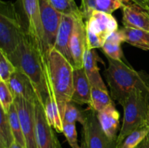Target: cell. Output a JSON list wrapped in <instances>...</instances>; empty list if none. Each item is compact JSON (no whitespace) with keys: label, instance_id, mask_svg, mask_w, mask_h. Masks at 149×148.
I'll list each match as a JSON object with an SVG mask.
<instances>
[{"label":"cell","instance_id":"6da1fadb","mask_svg":"<svg viewBox=\"0 0 149 148\" xmlns=\"http://www.w3.org/2000/svg\"><path fill=\"white\" fill-rule=\"evenodd\" d=\"M46 57L40 46L26 30L22 35L17 49L8 57L15 68L31 81L38 100L43 106L49 97L45 71Z\"/></svg>","mask_w":149,"mask_h":148},{"label":"cell","instance_id":"7a4b0ae2","mask_svg":"<svg viewBox=\"0 0 149 148\" xmlns=\"http://www.w3.org/2000/svg\"><path fill=\"white\" fill-rule=\"evenodd\" d=\"M74 67L54 48L49 49L45 59L47 84L52 92L61 118L66 104L71 101L74 92Z\"/></svg>","mask_w":149,"mask_h":148},{"label":"cell","instance_id":"3957f363","mask_svg":"<svg viewBox=\"0 0 149 148\" xmlns=\"http://www.w3.org/2000/svg\"><path fill=\"white\" fill-rule=\"evenodd\" d=\"M107 59L109 66L104 71L105 78L111 97L121 105L133 90H149V74L146 71H135L123 60Z\"/></svg>","mask_w":149,"mask_h":148},{"label":"cell","instance_id":"277c9868","mask_svg":"<svg viewBox=\"0 0 149 148\" xmlns=\"http://www.w3.org/2000/svg\"><path fill=\"white\" fill-rule=\"evenodd\" d=\"M122 126L116 139V148L130 133L140 128L149 126V90L135 89L125 100Z\"/></svg>","mask_w":149,"mask_h":148},{"label":"cell","instance_id":"5b68a950","mask_svg":"<svg viewBox=\"0 0 149 148\" xmlns=\"http://www.w3.org/2000/svg\"><path fill=\"white\" fill-rule=\"evenodd\" d=\"M25 23L15 5L10 1L0 2V49L10 57L18 46Z\"/></svg>","mask_w":149,"mask_h":148},{"label":"cell","instance_id":"8992f818","mask_svg":"<svg viewBox=\"0 0 149 148\" xmlns=\"http://www.w3.org/2000/svg\"><path fill=\"white\" fill-rule=\"evenodd\" d=\"M87 48H102L109 36L118 30L117 20L111 14L95 10L91 17L86 20Z\"/></svg>","mask_w":149,"mask_h":148},{"label":"cell","instance_id":"52a82bcc","mask_svg":"<svg viewBox=\"0 0 149 148\" xmlns=\"http://www.w3.org/2000/svg\"><path fill=\"white\" fill-rule=\"evenodd\" d=\"M83 144L81 148H116V142L109 139L102 129L97 112L89 107L86 122L83 125Z\"/></svg>","mask_w":149,"mask_h":148},{"label":"cell","instance_id":"ba28073f","mask_svg":"<svg viewBox=\"0 0 149 148\" xmlns=\"http://www.w3.org/2000/svg\"><path fill=\"white\" fill-rule=\"evenodd\" d=\"M20 4L24 15L23 21L26 31L35 39L47 56L48 51L45 41L39 0H20Z\"/></svg>","mask_w":149,"mask_h":148},{"label":"cell","instance_id":"9c48e42d","mask_svg":"<svg viewBox=\"0 0 149 148\" xmlns=\"http://www.w3.org/2000/svg\"><path fill=\"white\" fill-rule=\"evenodd\" d=\"M35 103L21 97L15 98L14 104L20 118L26 148H38L36 138Z\"/></svg>","mask_w":149,"mask_h":148},{"label":"cell","instance_id":"30bf717a","mask_svg":"<svg viewBox=\"0 0 149 148\" xmlns=\"http://www.w3.org/2000/svg\"><path fill=\"white\" fill-rule=\"evenodd\" d=\"M39 7L45 44L49 52L55 45L63 15L54 8L49 0H39Z\"/></svg>","mask_w":149,"mask_h":148},{"label":"cell","instance_id":"8fae6325","mask_svg":"<svg viewBox=\"0 0 149 148\" xmlns=\"http://www.w3.org/2000/svg\"><path fill=\"white\" fill-rule=\"evenodd\" d=\"M36 138L38 148H62L52 126L47 120L44 107L38 100L35 103Z\"/></svg>","mask_w":149,"mask_h":148},{"label":"cell","instance_id":"7c38bea8","mask_svg":"<svg viewBox=\"0 0 149 148\" xmlns=\"http://www.w3.org/2000/svg\"><path fill=\"white\" fill-rule=\"evenodd\" d=\"M70 49L74 69L84 68V55L87 49V36L85 23L82 15L75 17Z\"/></svg>","mask_w":149,"mask_h":148},{"label":"cell","instance_id":"4fadbf2b","mask_svg":"<svg viewBox=\"0 0 149 148\" xmlns=\"http://www.w3.org/2000/svg\"><path fill=\"white\" fill-rule=\"evenodd\" d=\"M75 17L71 15H63L61 25L58 29L54 49L61 53L74 67V61L70 49L71 35L74 29Z\"/></svg>","mask_w":149,"mask_h":148},{"label":"cell","instance_id":"5bb4252c","mask_svg":"<svg viewBox=\"0 0 149 148\" xmlns=\"http://www.w3.org/2000/svg\"><path fill=\"white\" fill-rule=\"evenodd\" d=\"M7 84L14 98L21 97L33 103L39 100L31 81L20 70L16 69Z\"/></svg>","mask_w":149,"mask_h":148},{"label":"cell","instance_id":"9a60e30c","mask_svg":"<svg viewBox=\"0 0 149 148\" xmlns=\"http://www.w3.org/2000/svg\"><path fill=\"white\" fill-rule=\"evenodd\" d=\"M124 27L149 31V13L135 4H127L122 7Z\"/></svg>","mask_w":149,"mask_h":148},{"label":"cell","instance_id":"2e32d148","mask_svg":"<svg viewBox=\"0 0 149 148\" xmlns=\"http://www.w3.org/2000/svg\"><path fill=\"white\" fill-rule=\"evenodd\" d=\"M92 86L84 68L74 70V92L71 102L78 104H87L92 107Z\"/></svg>","mask_w":149,"mask_h":148},{"label":"cell","instance_id":"e0dca14e","mask_svg":"<svg viewBox=\"0 0 149 148\" xmlns=\"http://www.w3.org/2000/svg\"><path fill=\"white\" fill-rule=\"evenodd\" d=\"M98 121L106 136L113 142L117 139L119 129L120 113L116 110L114 103H111L101 111L97 113Z\"/></svg>","mask_w":149,"mask_h":148},{"label":"cell","instance_id":"ac0fdd59","mask_svg":"<svg viewBox=\"0 0 149 148\" xmlns=\"http://www.w3.org/2000/svg\"><path fill=\"white\" fill-rule=\"evenodd\" d=\"M100 59L95 49H89L87 48L84 55V68L92 86L108 90L97 66V62Z\"/></svg>","mask_w":149,"mask_h":148},{"label":"cell","instance_id":"d6986e66","mask_svg":"<svg viewBox=\"0 0 149 148\" xmlns=\"http://www.w3.org/2000/svg\"><path fill=\"white\" fill-rule=\"evenodd\" d=\"M120 31L124 42L144 51H149V31L125 27L121 28Z\"/></svg>","mask_w":149,"mask_h":148},{"label":"cell","instance_id":"ffe728a7","mask_svg":"<svg viewBox=\"0 0 149 148\" xmlns=\"http://www.w3.org/2000/svg\"><path fill=\"white\" fill-rule=\"evenodd\" d=\"M122 42H124L123 37L120 29H118L108 37L102 46L103 52L105 53L106 57L116 60H122L123 52L121 47Z\"/></svg>","mask_w":149,"mask_h":148},{"label":"cell","instance_id":"44dd1931","mask_svg":"<svg viewBox=\"0 0 149 148\" xmlns=\"http://www.w3.org/2000/svg\"><path fill=\"white\" fill-rule=\"evenodd\" d=\"M15 142L8 115L0 107V148H10Z\"/></svg>","mask_w":149,"mask_h":148},{"label":"cell","instance_id":"7402d4cb","mask_svg":"<svg viewBox=\"0 0 149 148\" xmlns=\"http://www.w3.org/2000/svg\"><path fill=\"white\" fill-rule=\"evenodd\" d=\"M87 118V110H83L73 102H69L66 104L64 111L63 123H76L79 122L84 125Z\"/></svg>","mask_w":149,"mask_h":148},{"label":"cell","instance_id":"603a6c76","mask_svg":"<svg viewBox=\"0 0 149 148\" xmlns=\"http://www.w3.org/2000/svg\"><path fill=\"white\" fill-rule=\"evenodd\" d=\"M91 100V108L97 113L103 110L113 102L111 97H110L108 92V90L102 89L95 86H92Z\"/></svg>","mask_w":149,"mask_h":148},{"label":"cell","instance_id":"cb8c5ba5","mask_svg":"<svg viewBox=\"0 0 149 148\" xmlns=\"http://www.w3.org/2000/svg\"><path fill=\"white\" fill-rule=\"evenodd\" d=\"M10 121V126H11L12 132H13V136H14L15 142L22 146L23 147L26 148V142H25L24 136H23V131H22L21 124H20V118H19L18 113L15 104L10 107V110L7 113Z\"/></svg>","mask_w":149,"mask_h":148},{"label":"cell","instance_id":"d4e9b609","mask_svg":"<svg viewBox=\"0 0 149 148\" xmlns=\"http://www.w3.org/2000/svg\"><path fill=\"white\" fill-rule=\"evenodd\" d=\"M54 8L64 15L74 17L82 15L81 10L74 0H49Z\"/></svg>","mask_w":149,"mask_h":148},{"label":"cell","instance_id":"484cf974","mask_svg":"<svg viewBox=\"0 0 149 148\" xmlns=\"http://www.w3.org/2000/svg\"><path fill=\"white\" fill-rule=\"evenodd\" d=\"M149 132V126L140 128L130 133L117 148H135Z\"/></svg>","mask_w":149,"mask_h":148},{"label":"cell","instance_id":"4316f807","mask_svg":"<svg viewBox=\"0 0 149 148\" xmlns=\"http://www.w3.org/2000/svg\"><path fill=\"white\" fill-rule=\"evenodd\" d=\"M16 69L5 52L0 49V81L7 83Z\"/></svg>","mask_w":149,"mask_h":148},{"label":"cell","instance_id":"83f0119b","mask_svg":"<svg viewBox=\"0 0 149 148\" xmlns=\"http://www.w3.org/2000/svg\"><path fill=\"white\" fill-rule=\"evenodd\" d=\"M15 98L7 83L0 81V104L5 113H8L14 104Z\"/></svg>","mask_w":149,"mask_h":148},{"label":"cell","instance_id":"f1b7e54d","mask_svg":"<svg viewBox=\"0 0 149 148\" xmlns=\"http://www.w3.org/2000/svg\"><path fill=\"white\" fill-rule=\"evenodd\" d=\"M125 0H97L96 10L112 14L118 9L122 8L125 5Z\"/></svg>","mask_w":149,"mask_h":148},{"label":"cell","instance_id":"f546056e","mask_svg":"<svg viewBox=\"0 0 149 148\" xmlns=\"http://www.w3.org/2000/svg\"><path fill=\"white\" fill-rule=\"evenodd\" d=\"M63 133L71 148H81L78 143L76 123H63Z\"/></svg>","mask_w":149,"mask_h":148},{"label":"cell","instance_id":"4dcf8cb0","mask_svg":"<svg viewBox=\"0 0 149 148\" xmlns=\"http://www.w3.org/2000/svg\"><path fill=\"white\" fill-rule=\"evenodd\" d=\"M96 1L97 0H81L80 10L84 20H88L93 12L96 10Z\"/></svg>","mask_w":149,"mask_h":148},{"label":"cell","instance_id":"1f68e13d","mask_svg":"<svg viewBox=\"0 0 149 148\" xmlns=\"http://www.w3.org/2000/svg\"><path fill=\"white\" fill-rule=\"evenodd\" d=\"M125 1H131L133 4H137L139 7H141V8H143V10H146L147 12L149 13V3L148 0H125Z\"/></svg>","mask_w":149,"mask_h":148},{"label":"cell","instance_id":"d6a6232c","mask_svg":"<svg viewBox=\"0 0 149 148\" xmlns=\"http://www.w3.org/2000/svg\"><path fill=\"white\" fill-rule=\"evenodd\" d=\"M135 148H149V132L147 133L146 137L143 139L142 142Z\"/></svg>","mask_w":149,"mask_h":148},{"label":"cell","instance_id":"836d02e7","mask_svg":"<svg viewBox=\"0 0 149 148\" xmlns=\"http://www.w3.org/2000/svg\"><path fill=\"white\" fill-rule=\"evenodd\" d=\"M10 148H24V147H23L20 146V145H18V144L16 143V142H13V145L10 147Z\"/></svg>","mask_w":149,"mask_h":148},{"label":"cell","instance_id":"e575fe53","mask_svg":"<svg viewBox=\"0 0 149 148\" xmlns=\"http://www.w3.org/2000/svg\"><path fill=\"white\" fill-rule=\"evenodd\" d=\"M148 125L149 126V112H148Z\"/></svg>","mask_w":149,"mask_h":148},{"label":"cell","instance_id":"d590c367","mask_svg":"<svg viewBox=\"0 0 149 148\" xmlns=\"http://www.w3.org/2000/svg\"><path fill=\"white\" fill-rule=\"evenodd\" d=\"M148 3H149V0H148Z\"/></svg>","mask_w":149,"mask_h":148}]
</instances>
